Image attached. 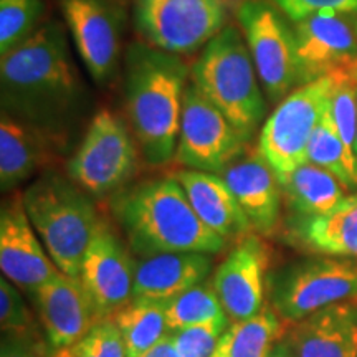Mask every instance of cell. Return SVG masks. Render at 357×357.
I'll list each match as a JSON object with an SVG mask.
<instances>
[{
  "label": "cell",
  "instance_id": "cell-27",
  "mask_svg": "<svg viewBox=\"0 0 357 357\" xmlns=\"http://www.w3.org/2000/svg\"><path fill=\"white\" fill-rule=\"evenodd\" d=\"M307 162L334 174L346 189H357V155L347 149L329 108L311 136L307 146Z\"/></svg>",
  "mask_w": 357,
  "mask_h": 357
},
{
  "label": "cell",
  "instance_id": "cell-36",
  "mask_svg": "<svg viewBox=\"0 0 357 357\" xmlns=\"http://www.w3.org/2000/svg\"><path fill=\"white\" fill-rule=\"evenodd\" d=\"M268 357H296V356H294V351H293L291 344H289L287 334H284V336L281 337L278 342H276L273 351H271V354Z\"/></svg>",
  "mask_w": 357,
  "mask_h": 357
},
{
  "label": "cell",
  "instance_id": "cell-10",
  "mask_svg": "<svg viewBox=\"0 0 357 357\" xmlns=\"http://www.w3.org/2000/svg\"><path fill=\"white\" fill-rule=\"evenodd\" d=\"M227 12V0H136L134 22L147 45L187 55L225 29Z\"/></svg>",
  "mask_w": 357,
  "mask_h": 357
},
{
  "label": "cell",
  "instance_id": "cell-20",
  "mask_svg": "<svg viewBox=\"0 0 357 357\" xmlns=\"http://www.w3.org/2000/svg\"><path fill=\"white\" fill-rule=\"evenodd\" d=\"M212 258L207 253H158L137 261L132 300L169 303L178 294L204 283L211 273Z\"/></svg>",
  "mask_w": 357,
  "mask_h": 357
},
{
  "label": "cell",
  "instance_id": "cell-24",
  "mask_svg": "<svg viewBox=\"0 0 357 357\" xmlns=\"http://www.w3.org/2000/svg\"><path fill=\"white\" fill-rule=\"evenodd\" d=\"M281 189L298 217L326 215L347 197L341 181L312 162L298 167Z\"/></svg>",
  "mask_w": 357,
  "mask_h": 357
},
{
  "label": "cell",
  "instance_id": "cell-37",
  "mask_svg": "<svg viewBox=\"0 0 357 357\" xmlns=\"http://www.w3.org/2000/svg\"><path fill=\"white\" fill-rule=\"evenodd\" d=\"M212 357H230V356H229V352H227V349H225V346H223L222 339H220V344H218L217 351L213 352Z\"/></svg>",
  "mask_w": 357,
  "mask_h": 357
},
{
  "label": "cell",
  "instance_id": "cell-11",
  "mask_svg": "<svg viewBox=\"0 0 357 357\" xmlns=\"http://www.w3.org/2000/svg\"><path fill=\"white\" fill-rule=\"evenodd\" d=\"M248 139L189 82L184 95L176 160L187 169L220 174L247 149Z\"/></svg>",
  "mask_w": 357,
  "mask_h": 357
},
{
  "label": "cell",
  "instance_id": "cell-8",
  "mask_svg": "<svg viewBox=\"0 0 357 357\" xmlns=\"http://www.w3.org/2000/svg\"><path fill=\"white\" fill-rule=\"evenodd\" d=\"M236 20L268 100L283 101L300 86L293 26L270 0H243Z\"/></svg>",
  "mask_w": 357,
  "mask_h": 357
},
{
  "label": "cell",
  "instance_id": "cell-16",
  "mask_svg": "<svg viewBox=\"0 0 357 357\" xmlns=\"http://www.w3.org/2000/svg\"><path fill=\"white\" fill-rule=\"evenodd\" d=\"M270 252L258 234L238 240L218 265L212 287L231 321L250 319L265 307Z\"/></svg>",
  "mask_w": 357,
  "mask_h": 357
},
{
  "label": "cell",
  "instance_id": "cell-25",
  "mask_svg": "<svg viewBox=\"0 0 357 357\" xmlns=\"http://www.w3.org/2000/svg\"><path fill=\"white\" fill-rule=\"evenodd\" d=\"M287 334L273 306H266L250 319L234 321L222 336L230 357H268L276 342Z\"/></svg>",
  "mask_w": 357,
  "mask_h": 357
},
{
  "label": "cell",
  "instance_id": "cell-5",
  "mask_svg": "<svg viewBox=\"0 0 357 357\" xmlns=\"http://www.w3.org/2000/svg\"><path fill=\"white\" fill-rule=\"evenodd\" d=\"M190 79L250 141L265 119L266 101L238 26L227 25L205 45Z\"/></svg>",
  "mask_w": 357,
  "mask_h": 357
},
{
  "label": "cell",
  "instance_id": "cell-28",
  "mask_svg": "<svg viewBox=\"0 0 357 357\" xmlns=\"http://www.w3.org/2000/svg\"><path fill=\"white\" fill-rule=\"evenodd\" d=\"M164 311H166L167 328L171 333L211 323V321L229 319L212 283H200L190 288L189 291L178 294L177 298L164 305Z\"/></svg>",
  "mask_w": 357,
  "mask_h": 357
},
{
  "label": "cell",
  "instance_id": "cell-1",
  "mask_svg": "<svg viewBox=\"0 0 357 357\" xmlns=\"http://www.w3.org/2000/svg\"><path fill=\"white\" fill-rule=\"evenodd\" d=\"M2 111L35 126L56 121L78 105L82 82L61 24L40 25L0 60Z\"/></svg>",
  "mask_w": 357,
  "mask_h": 357
},
{
  "label": "cell",
  "instance_id": "cell-6",
  "mask_svg": "<svg viewBox=\"0 0 357 357\" xmlns=\"http://www.w3.org/2000/svg\"><path fill=\"white\" fill-rule=\"evenodd\" d=\"M334 73L294 88L263 124L258 151L283 185L298 167L307 162V146L334 91Z\"/></svg>",
  "mask_w": 357,
  "mask_h": 357
},
{
  "label": "cell",
  "instance_id": "cell-12",
  "mask_svg": "<svg viewBox=\"0 0 357 357\" xmlns=\"http://www.w3.org/2000/svg\"><path fill=\"white\" fill-rule=\"evenodd\" d=\"M300 84L357 66V12H319L293 25Z\"/></svg>",
  "mask_w": 357,
  "mask_h": 357
},
{
  "label": "cell",
  "instance_id": "cell-4",
  "mask_svg": "<svg viewBox=\"0 0 357 357\" xmlns=\"http://www.w3.org/2000/svg\"><path fill=\"white\" fill-rule=\"evenodd\" d=\"M22 200L58 270L79 276L84 253L102 223L86 192L73 181L48 172L26 187Z\"/></svg>",
  "mask_w": 357,
  "mask_h": 357
},
{
  "label": "cell",
  "instance_id": "cell-18",
  "mask_svg": "<svg viewBox=\"0 0 357 357\" xmlns=\"http://www.w3.org/2000/svg\"><path fill=\"white\" fill-rule=\"evenodd\" d=\"M218 176L229 185L253 231L270 235L280 222L283 189L258 147L245 149Z\"/></svg>",
  "mask_w": 357,
  "mask_h": 357
},
{
  "label": "cell",
  "instance_id": "cell-30",
  "mask_svg": "<svg viewBox=\"0 0 357 357\" xmlns=\"http://www.w3.org/2000/svg\"><path fill=\"white\" fill-rule=\"evenodd\" d=\"M227 329L229 319H220L172 333L178 357H212Z\"/></svg>",
  "mask_w": 357,
  "mask_h": 357
},
{
  "label": "cell",
  "instance_id": "cell-34",
  "mask_svg": "<svg viewBox=\"0 0 357 357\" xmlns=\"http://www.w3.org/2000/svg\"><path fill=\"white\" fill-rule=\"evenodd\" d=\"M53 351L35 329L25 333H2L0 357H52Z\"/></svg>",
  "mask_w": 357,
  "mask_h": 357
},
{
  "label": "cell",
  "instance_id": "cell-7",
  "mask_svg": "<svg viewBox=\"0 0 357 357\" xmlns=\"http://www.w3.org/2000/svg\"><path fill=\"white\" fill-rule=\"evenodd\" d=\"M271 306L287 323L346 301H357V258H310L268 281Z\"/></svg>",
  "mask_w": 357,
  "mask_h": 357
},
{
  "label": "cell",
  "instance_id": "cell-26",
  "mask_svg": "<svg viewBox=\"0 0 357 357\" xmlns=\"http://www.w3.org/2000/svg\"><path fill=\"white\" fill-rule=\"evenodd\" d=\"M113 321L126 342L128 357H139L169 334L164 303L131 300Z\"/></svg>",
  "mask_w": 357,
  "mask_h": 357
},
{
  "label": "cell",
  "instance_id": "cell-23",
  "mask_svg": "<svg viewBox=\"0 0 357 357\" xmlns=\"http://www.w3.org/2000/svg\"><path fill=\"white\" fill-rule=\"evenodd\" d=\"M294 236L312 252L337 258H357V194L319 217H298Z\"/></svg>",
  "mask_w": 357,
  "mask_h": 357
},
{
  "label": "cell",
  "instance_id": "cell-9",
  "mask_svg": "<svg viewBox=\"0 0 357 357\" xmlns=\"http://www.w3.org/2000/svg\"><path fill=\"white\" fill-rule=\"evenodd\" d=\"M137 166L136 137L109 109H100L88 124L82 144L68 162V176L86 194L108 195L121 189Z\"/></svg>",
  "mask_w": 357,
  "mask_h": 357
},
{
  "label": "cell",
  "instance_id": "cell-22",
  "mask_svg": "<svg viewBox=\"0 0 357 357\" xmlns=\"http://www.w3.org/2000/svg\"><path fill=\"white\" fill-rule=\"evenodd\" d=\"M47 159L42 129L3 113L0 119V187L8 192L32 177Z\"/></svg>",
  "mask_w": 357,
  "mask_h": 357
},
{
  "label": "cell",
  "instance_id": "cell-21",
  "mask_svg": "<svg viewBox=\"0 0 357 357\" xmlns=\"http://www.w3.org/2000/svg\"><path fill=\"white\" fill-rule=\"evenodd\" d=\"M176 178L200 220L222 238L238 242L253 234L252 223L218 174L185 169Z\"/></svg>",
  "mask_w": 357,
  "mask_h": 357
},
{
  "label": "cell",
  "instance_id": "cell-17",
  "mask_svg": "<svg viewBox=\"0 0 357 357\" xmlns=\"http://www.w3.org/2000/svg\"><path fill=\"white\" fill-rule=\"evenodd\" d=\"M33 298L45 339L53 352L77 344L100 321L79 276L60 271L38 288Z\"/></svg>",
  "mask_w": 357,
  "mask_h": 357
},
{
  "label": "cell",
  "instance_id": "cell-33",
  "mask_svg": "<svg viewBox=\"0 0 357 357\" xmlns=\"http://www.w3.org/2000/svg\"><path fill=\"white\" fill-rule=\"evenodd\" d=\"M270 2L293 24L319 12H357V0H270Z\"/></svg>",
  "mask_w": 357,
  "mask_h": 357
},
{
  "label": "cell",
  "instance_id": "cell-38",
  "mask_svg": "<svg viewBox=\"0 0 357 357\" xmlns=\"http://www.w3.org/2000/svg\"><path fill=\"white\" fill-rule=\"evenodd\" d=\"M356 155H357V136H356Z\"/></svg>",
  "mask_w": 357,
  "mask_h": 357
},
{
  "label": "cell",
  "instance_id": "cell-32",
  "mask_svg": "<svg viewBox=\"0 0 357 357\" xmlns=\"http://www.w3.org/2000/svg\"><path fill=\"white\" fill-rule=\"evenodd\" d=\"M82 341L95 357H128L126 342L113 319L98 321Z\"/></svg>",
  "mask_w": 357,
  "mask_h": 357
},
{
  "label": "cell",
  "instance_id": "cell-13",
  "mask_svg": "<svg viewBox=\"0 0 357 357\" xmlns=\"http://www.w3.org/2000/svg\"><path fill=\"white\" fill-rule=\"evenodd\" d=\"M136 266L118 235L102 220L84 253L79 271L98 319H113L132 300Z\"/></svg>",
  "mask_w": 357,
  "mask_h": 357
},
{
  "label": "cell",
  "instance_id": "cell-19",
  "mask_svg": "<svg viewBox=\"0 0 357 357\" xmlns=\"http://www.w3.org/2000/svg\"><path fill=\"white\" fill-rule=\"evenodd\" d=\"M287 337L296 357H357V301H346L291 323Z\"/></svg>",
  "mask_w": 357,
  "mask_h": 357
},
{
  "label": "cell",
  "instance_id": "cell-29",
  "mask_svg": "<svg viewBox=\"0 0 357 357\" xmlns=\"http://www.w3.org/2000/svg\"><path fill=\"white\" fill-rule=\"evenodd\" d=\"M43 13V0H0V56L32 37Z\"/></svg>",
  "mask_w": 357,
  "mask_h": 357
},
{
  "label": "cell",
  "instance_id": "cell-15",
  "mask_svg": "<svg viewBox=\"0 0 357 357\" xmlns=\"http://www.w3.org/2000/svg\"><path fill=\"white\" fill-rule=\"evenodd\" d=\"M0 268L7 280L32 296L60 273L26 215L22 194L6 200L0 212Z\"/></svg>",
  "mask_w": 357,
  "mask_h": 357
},
{
  "label": "cell",
  "instance_id": "cell-31",
  "mask_svg": "<svg viewBox=\"0 0 357 357\" xmlns=\"http://www.w3.org/2000/svg\"><path fill=\"white\" fill-rule=\"evenodd\" d=\"M0 326L2 333H25L33 329L32 312L26 307L19 288L6 276L0 280Z\"/></svg>",
  "mask_w": 357,
  "mask_h": 357
},
{
  "label": "cell",
  "instance_id": "cell-14",
  "mask_svg": "<svg viewBox=\"0 0 357 357\" xmlns=\"http://www.w3.org/2000/svg\"><path fill=\"white\" fill-rule=\"evenodd\" d=\"M79 58L96 83H108L121 58V15L108 0H61Z\"/></svg>",
  "mask_w": 357,
  "mask_h": 357
},
{
  "label": "cell",
  "instance_id": "cell-3",
  "mask_svg": "<svg viewBox=\"0 0 357 357\" xmlns=\"http://www.w3.org/2000/svg\"><path fill=\"white\" fill-rule=\"evenodd\" d=\"M114 215L142 257L194 252L215 255L227 240L200 220L176 177L151 178L116 195Z\"/></svg>",
  "mask_w": 357,
  "mask_h": 357
},
{
  "label": "cell",
  "instance_id": "cell-35",
  "mask_svg": "<svg viewBox=\"0 0 357 357\" xmlns=\"http://www.w3.org/2000/svg\"><path fill=\"white\" fill-rule=\"evenodd\" d=\"M139 357H178L176 344H174L172 333L166 334V336L155 342L153 347H149L146 352H142Z\"/></svg>",
  "mask_w": 357,
  "mask_h": 357
},
{
  "label": "cell",
  "instance_id": "cell-2",
  "mask_svg": "<svg viewBox=\"0 0 357 357\" xmlns=\"http://www.w3.org/2000/svg\"><path fill=\"white\" fill-rule=\"evenodd\" d=\"M189 70L178 55L146 42L126 53L124 96L131 131L142 158L164 166L176 158Z\"/></svg>",
  "mask_w": 357,
  "mask_h": 357
}]
</instances>
